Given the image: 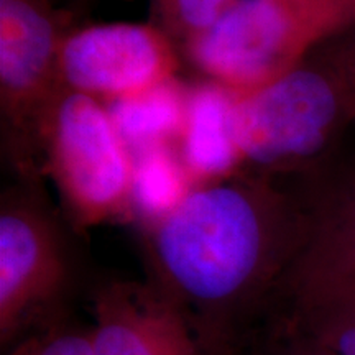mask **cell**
Masks as SVG:
<instances>
[{
	"label": "cell",
	"instance_id": "1",
	"mask_svg": "<svg viewBox=\"0 0 355 355\" xmlns=\"http://www.w3.org/2000/svg\"><path fill=\"white\" fill-rule=\"evenodd\" d=\"M144 235L150 282L235 349L298 260L308 212L270 178L239 175L196 186Z\"/></svg>",
	"mask_w": 355,
	"mask_h": 355
},
{
	"label": "cell",
	"instance_id": "2",
	"mask_svg": "<svg viewBox=\"0 0 355 355\" xmlns=\"http://www.w3.org/2000/svg\"><path fill=\"white\" fill-rule=\"evenodd\" d=\"M355 123L354 30L327 40L273 83L235 96L243 170L270 178L306 170Z\"/></svg>",
	"mask_w": 355,
	"mask_h": 355
},
{
	"label": "cell",
	"instance_id": "3",
	"mask_svg": "<svg viewBox=\"0 0 355 355\" xmlns=\"http://www.w3.org/2000/svg\"><path fill=\"white\" fill-rule=\"evenodd\" d=\"M352 28V0H237L183 50L206 79L242 96L282 78L327 40Z\"/></svg>",
	"mask_w": 355,
	"mask_h": 355
},
{
	"label": "cell",
	"instance_id": "4",
	"mask_svg": "<svg viewBox=\"0 0 355 355\" xmlns=\"http://www.w3.org/2000/svg\"><path fill=\"white\" fill-rule=\"evenodd\" d=\"M40 150L78 229L135 219L133 153L107 104L61 89L43 119Z\"/></svg>",
	"mask_w": 355,
	"mask_h": 355
},
{
	"label": "cell",
	"instance_id": "5",
	"mask_svg": "<svg viewBox=\"0 0 355 355\" xmlns=\"http://www.w3.org/2000/svg\"><path fill=\"white\" fill-rule=\"evenodd\" d=\"M69 28L51 0H0V114L20 173L42 165L40 132L60 94V51Z\"/></svg>",
	"mask_w": 355,
	"mask_h": 355
},
{
	"label": "cell",
	"instance_id": "6",
	"mask_svg": "<svg viewBox=\"0 0 355 355\" xmlns=\"http://www.w3.org/2000/svg\"><path fill=\"white\" fill-rule=\"evenodd\" d=\"M71 282L60 227L33 194L7 191L0 202V344L12 349L58 321Z\"/></svg>",
	"mask_w": 355,
	"mask_h": 355
},
{
	"label": "cell",
	"instance_id": "7",
	"mask_svg": "<svg viewBox=\"0 0 355 355\" xmlns=\"http://www.w3.org/2000/svg\"><path fill=\"white\" fill-rule=\"evenodd\" d=\"M178 44L153 24H99L69 30L60 51L63 89L114 104L176 79Z\"/></svg>",
	"mask_w": 355,
	"mask_h": 355
},
{
	"label": "cell",
	"instance_id": "8",
	"mask_svg": "<svg viewBox=\"0 0 355 355\" xmlns=\"http://www.w3.org/2000/svg\"><path fill=\"white\" fill-rule=\"evenodd\" d=\"M94 355H235L153 282H109L92 296Z\"/></svg>",
	"mask_w": 355,
	"mask_h": 355
},
{
	"label": "cell",
	"instance_id": "9",
	"mask_svg": "<svg viewBox=\"0 0 355 355\" xmlns=\"http://www.w3.org/2000/svg\"><path fill=\"white\" fill-rule=\"evenodd\" d=\"M234 104L235 94L209 79L188 86L178 150L196 186L243 175L234 132Z\"/></svg>",
	"mask_w": 355,
	"mask_h": 355
},
{
	"label": "cell",
	"instance_id": "10",
	"mask_svg": "<svg viewBox=\"0 0 355 355\" xmlns=\"http://www.w3.org/2000/svg\"><path fill=\"white\" fill-rule=\"evenodd\" d=\"M278 296L306 334L337 355H355V273L293 275Z\"/></svg>",
	"mask_w": 355,
	"mask_h": 355
},
{
	"label": "cell",
	"instance_id": "11",
	"mask_svg": "<svg viewBox=\"0 0 355 355\" xmlns=\"http://www.w3.org/2000/svg\"><path fill=\"white\" fill-rule=\"evenodd\" d=\"M304 204L308 239L288 277L332 268L355 255V171L324 186Z\"/></svg>",
	"mask_w": 355,
	"mask_h": 355
},
{
	"label": "cell",
	"instance_id": "12",
	"mask_svg": "<svg viewBox=\"0 0 355 355\" xmlns=\"http://www.w3.org/2000/svg\"><path fill=\"white\" fill-rule=\"evenodd\" d=\"M188 86L176 79L132 99L107 104L132 153L152 146H178L183 133Z\"/></svg>",
	"mask_w": 355,
	"mask_h": 355
},
{
	"label": "cell",
	"instance_id": "13",
	"mask_svg": "<svg viewBox=\"0 0 355 355\" xmlns=\"http://www.w3.org/2000/svg\"><path fill=\"white\" fill-rule=\"evenodd\" d=\"M194 188L178 146H152L133 153V207L144 227L175 211Z\"/></svg>",
	"mask_w": 355,
	"mask_h": 355
},
{
	"label": "cell",
	"instance_id": "14",
	"mask_svg": "<svg viewBox=\"0 0 355 355\" xmlns=\"http://www.w3.org/2000/svg\"><path fill=\"white\" fill-rule=\"evenodd\" d=\"M235 355H337L300 329L285 311L252 324L235 343Z\"/></svg>",
	"mask_w": 355,
	"mask_h": 355
},
{
	"label": "cell",
	"instance_id": "15",
	"mask_svg": "<svg viewBox=\"0 0 355 355\" xmlns=\"http://www.w3.org/2000/svg\"><path fill=\"white\" fill-rule=\"evenodd\" d=\"M237 0H152L155 21L176 44H186L206 33Z\"/></svg>",
	"mask_w": 355,
	"mask_h": 355
},
{
	"label": "cell",
	"instance_id": "16",
	"mask_svg": "<svg viewBox=\"0 0 355 355\" xmlns=\"http://www.w3.org/2000/svg\"><path fill=\"white\" fill-rule=\"evenodd\" d=\"M10 355H94L89 327L58 321L33 332L10 349Z\"/></svg>",
	"mask_w": 355,
	"mask_h": 355
},
{
	"label": "cell",
	"instance_id": "17",
	"mask_svg": "<svg viewBox=\"0 0 355 355\" xmlns=\"http://www.w3.org/2000/svg\"><path fill=\"white\" fill-rule=\"evenodd\" d=\"M304 273H355V255L349 257L347 260L340 261L339 265L332 266V268L318 270V272H304ZM304 273H295V275H304Z\"/></svg>",
	"mask_w": 355,
	"mask_h": 355
},
{
	"label": "cell",
	"instance_id": "18",
	"mask_svg": "<svg viewBox=\"0 0 355 355\" xmlns=\"http://www.w3.org/2000/svg\"><path fill=\"white\" fill-rule=\"evenodd\" d=\"M352 2H354V7H355V0H352Z\"/></svg>",
	"mask_w": 355,
	"mask_h": 355
}]
</instances>
